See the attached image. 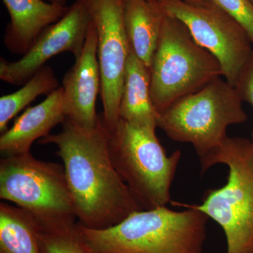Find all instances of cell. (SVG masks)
<instances>
[{"instance_id":"obj_1","label":"cell","mask_w":253,"mask_h":253,"mask_svg":"<svg viewBox=\"0 0 253 253\" xmlns=\"http://www.w3.org/2000/svg\"><path fill=\"white\" fill-rule=\"evenodd\" d=\"M61 131L40 139L53 144L61 158L78 222L91 229L116 225L131 213L143 211L113 166L109 131L102 117L87 130L66 118Z\"/></svg>"},{"instance_id":"obj_2","label":"cell","mask_w":253,"mask_h":253,"mask_svg":"<svg viewBox=\"0 0 253 253\" xmlns=\"http://www.w3.org/2000/svg\"><path fill=\"white\" fill-rule=\"evenodd\" d=\"M174 211L167 206L131 213L116 225L91 229L78 222L94 253H206L208 219L195 208Z\"/></svg>"},{"instance_id":"obj_3","label":"cell","mask_w":253,"mask_h":253,"mask_svg":"<svg viewBox=\"0 0 253 253\" xmlns=\"http://www.w3.org/2000/svg\"><path fill=\"white\" fill-rule=\"evenodd\" d=\"M247 119L235 86L220 77L178 100L159 114L158 127L172 140L192 145L204 174L227 139V128Z\"/></svg>"},{"instance_id":"obj_4","label":"cell","mask_w":253,"mask_h":253,"mask_svg":"<svg viewBox=\"0 0 253 253\" xmlns=\"http://www.w3.org/2000/svg\"><path fill=\"white\" fill-rule=\"evenodd\" d=\"M226 165L227 182L208 190L200 205L184 206L201 211L221 226L227 253H253V146L251 139L229 137L211 162Z\"/></svg>"},{"instance_id":"obj_5","label":"cell","mask_w":253,"mask_h":253,"mask_svg":"<svg viewBox=\"0 0 253 253\" xmlns=\"http://www.w3.org/2000/svg\"><path fill=\"white\" fill-rule=\"evenodd\" d=\"M109 150L116 171L143 210L167 206L179 150L168 156L156 131L121 119L110 133Z\"/></svg>"},{"instance_id":"obj_6","label":"cell","mask_w":253,"mask_h":253,"mask_svg":"<svg viewBox=\"0 0 253 253\" xmlns=\"http://www.w3.org/2000/svg\"><path fill=\"white\" fill-rule=\"evenodd\" d=\"M220 77L216 58L196 43L179 19L165 14L150 68L151 97L158 114Z\"/></svg>"},{"instance_id":"obj_7","label":"cell","mask_w":253,"mask_h":253,"mask_svg":"<svg viewBox=\"0 0 253 253\" xmlns=\"http://www.w3.org/2000/svg\"><path fill=\"white\" fill-rule=\"evenodd\" d=\"M0 199L27 211L41 227L77 222L63 165L31 152L1 158Z\"/></svg>"},{"instance_id":"obj_8","label":"cell","mask_w":253,"mask_h":253,"mask_svg":"<svg viewBox=\"0 0 253 253\" xmlns=\"http://www.w3.org/2000/svg\"><path fill=\"white\" fill-rule=\"evenodd\" d=\"M154 3L186 26L196 43L219 61L222 77L235 86L253 51L244 28L212 1L202 5L182 0H156Z\"/></svg>"},{"instance_id":"obj_9","label":"cell","mask_w":253,"mask_h":253,"mask_svg":"<svg viewBox=\"0 0 253 253\" xmlns=\"http://www.w3.org/2000/svg\"><path fill=\"white\" fill-rule=\"evenodd\" d=\"M98 38L102 119L109 134L120 121L119 107L130 45L124 25V0H88Z\"/></svg>"},{"instance_id":"obj_10","label":"cell","mask_w":253,"mask_h":253,"mask_svg":"<svg viewBox=\"0 0 253 253\" xmlns=\"http://www.w3.org/2000/svg\"><path fill=\"white\" fill-rule=\"evenodd\" d=\"M92 23L88 0H76L66 14L41 33L31 49L16 61L0 59V79L24 84L51 58L63 52L81 56Z\"/></svg>"},{"instance_id":"obj_11","label":"cell","mask_w":253,"mask_h":253,"mask_svg":"<svg viewBox=\"0 0 253 253\" xmlns=\"http://www.w3.org/2000/svg\"><path fill=\"white\" fill-rule=\"evenodd\" d=\"M63 109L66 118L79 127L94 129L101 121L96 101L101 94V78L98 59V38L94 23L81 56L62 81Z\"/></svg>"},{"instance_id":"obj_12","label":"cell","mask_w":253,"mask_h":253,"mask_svg":"<svg viewBox=\"0 0 253 253\" xmlns=\"http://www.w3.org/2000/svg\"><path fill=\"white\" fill-rule=\"evenodd\" d=\"M66 118L62 86H59L41 104L27 108L16 118L13 126L1 134V157L31 152L35 141L49 135L51 129L62 124Z\"/></svg>"},{"instance_id":"obj_13","label":"cell","mask_w":253,"mask_h":253,"mask_svg":"<svg viewBox=\"0 0 253 253\" xmlns=\"http://www.w3.org/2000/svg\"><path fill=\"white\" fill-rule=\"evenodd\" d=\"M11 21L4 36L10 52L23 56L46 28L57 22L69 6L45 0H2Z\"/></svg>"},{"instance_id":"obj_14","label":"cell","mask_w":253,"mask_h":253,"mask_svg":"<svg viewBox=\"0 0 253 253\" xmlns=\"http://www.w3.org/2000/svg\"><path fill=\"white\" fill-rule=\"evenodd\" d=\"M120 119L129 124L156 130L159 114L151 94L150 70L130 49L119 107Z\"/></svg>"},{"instance_id":"obj_15","label":"cell","mask_w":253,"mask_h":253,"mask_svg":"<svg viewBox=\"0 0 253 253\" xmlns=\"http://www.w3.org/2000/svg\"><path fill=\"white\" fill-rule=\"evenodd\" d=\"M164 12L149 0H124V25L134 54L149 69L158 41Z\"/></svg>"},{"instance_id":"obj_16","label":"cell","mask_w":253,"mask_h":253,"mask_svg":"<svg viewBox=\"0 0 253 253\" xmlns=\"http://www.w3.org/2000/svg\"><path fill=\"white\" fill-rule=\"evenodd\" d=\"M0 253H42L35 218L4 202L0 204Z\"/></svg>"},{"instance_id":"obj_17","label":"cell","mask_w":253,"mask_h":253,"mask_svg":"<svg viewBox=\"0 0 253 253\" xmlns=\"http://www.w3.org/2000/svg\"><path fill=\"white\" fill-rule=\"evenodd\" d=\"M54 70L44 66L37 71L21 89L0 98V133L8 129V124L23 109L41 95H49L59 88Z\"/></svg>"},{"instance_id":"obj_18","label":"cell","mask_w":253,"mask_h":253,"mask_svg":"<svg viewBox=\"0 0 253 253\" xmlns=\"http://www.w3.org/2000/svg\"><path fill=\"white\" fill-rule=\"evenodd\" d=\"M39 241L42 253H94L82 236L77 222L41 227Z\"/></svg>"},{"instance_id":"obj_19","label":"cell","mask_w":253,"mask_h":253,"mask_svg":"<svg viewBox=\"0 0 253 253\" xmlns=\"http://www.w3.org/2000/svg\"><path fill=\"white\" fill-rule=\"evenodd\" d=\"M234 18L247 33L253 44V3L251 0H212Z\"/></svg>"},{"instance_id":"obj_20","label":"cell","mask_w":253,"mask_h":253,"mask_svg":"<svg viewBox=\"0 0 253 253\" xmlns=\"http://www.w3.org/2000/svg\"><path fill=\"white\" fill-rule=\"evenodd\" d=\"M235 88L242 101L249 103L253 109V51L238 78Z\"/></svg>"},{"instance_id":"obj_21","label":"cell","mask_w":253,"mask_h":253,"mask_svg":"<svg viewBox=\"0 0 253 253\" xmlns=\"http://www.w3.org/2000/svg\"><path fill=\"white\" fill-rule=\"evenodd\" d=\"M149 1L154 2L156 0H149ZM182 1L190 3V4L202 5L208 4V3L211 2L212 0H182Z\"/></svg>"},{"instance_id":"obj_22","label":"cell","mask_w":253,"mask_h":253,"mask_svg":"<svg viewBox=\"0 0 253 253\" xmlns=\"http://www.w3.org/2000/svg\"><path fill=\"white\" fill-rule=\"evenodd\" d=\"M45 1L53 3V4L62 5V6H66L68 2V0H45Z\"/></svg>"},{"instance_id":"obj_23","label":"cell","mask_w":253,"mask_h":253,"mask_svg":"<svg viewBox=\"0 0 253 253\" xmlns=\"http://www.w3.org/2000/svg\"><path fill=\"white\" fill-rule=\"evenodd\" d=\"M251 142H252V144H253V131L252 132V134H251Z\"/></svg>"},{"instance_id":"obj_24","label":"cell","mask_w":253,"mask_h":253,"mask_svg":"<svg viewBox=\"0 0 253 253\" xmlns=\"http://www.w3.org/2000/svg\"><path fill=\"white\" fill-rule=\"evenodd\" d=\"M251 1L253 3V0H251Z\"/></svg>"}]
</instances>
